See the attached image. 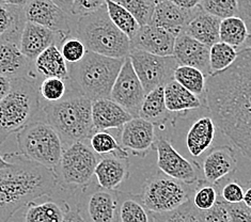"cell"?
Segmentation results:
<instances>
[{
	"label": "cell",
	"instance_id": "cell-1",
	"mask_svg": "<svg viewBox=\"0 0 251 222\" xmlns=\"http://www.w3.org/2000/svg\"><path fill=\"white\" fill-rule=\"evenodd\" d=\"M205 103L221 133L251 159V49H238L228 69L206 77Z\"/></svg>",
	"mask_w": 251,
	"mask_h": 222
},
{
	"label": "cell",
	"instance_id": "cell-2",
	"mask_svg": "<svg viewBox=\"0 0 251 222\" xmlns=\"http://www.w3.org/2000/svg\"><path fill=\"white\" fill-rule=\"evenodd\" d=\"M11 161L0 170V222H9L14 214L43 196H53L58 189L57 174L22 154H7Z\"/></svg>",
	"mask_w": 251,
	"mask_h": 222
},
{
	"label": "cell",
	"instance_id": "cell-3",
	"mask_svg": "<svg viewBox=\"0 0 251 222\" xmlns=\"http://www.w3.org/2000/svg\"><path fill=\"white\" fill-rule=\"evenodd\" d=\"M43 116L67 146L90 139L97 131L92 120V100L71 85L62 99L44 106Z\"/></svg>",
	"mask_w": 251,
	"mask_h": 222
},
{
	"label": "cell",
	"instance_id": "cell-4",
	"mask_svg": "<svg viewBox=\"0 0 251 222\" xmlns=\"http://www.w3.org/2000/svg\"><path fill=\"white\" fill-rule=\"evenodd\" d=\"M124 60L88 50L79 62L68 63L70 85L92 101L110 99L111 89Z\"/></svg>",
	"mask_w": 251,
	"mask_h": 222
},
{
	"label": "cell",
	"instance_id": "cell-5",
	"mask_svg": "<svg viewBox=\"0 0 251 222\" xmlns=\"http://www.w3.org/2000/svg\"><path fill=\"white\" fill-rule=\"evenodd\" d=\"M74 35L87 50L111 58H126L131 50L130 40L112 23L106 4L100 10L77 16Z\"/></svg>",
	"mask_w": 251,
	"mask_h": 222
},
{
	"label": "cell",
	"instance_id": "cell-6",
	"mask_svg": "<svg viewBox=\"0 0 251 222\" xmlns=\"http://www.w3.org/2000/svg\"><path fill=\"white\" fill-rule=\"evenodd\" d=\"M39 86L30 78L12 79L11 91L0 101V146L11 135L37 121L41 111Z\"/></svg>",
	"mask_w": 251,
	"mask_h": 222
},
{
	"label": "cell",
	"instance_id": "cell-7",
	"mask_svg": "<svg viewBox=\"0 0 251 222\" xmlns=\"http://www.w3.org/2000/svg\"><path fill=\"white\" fill-rule=\"evenodd\" d=\"M16 140L22 155L56 173L64 151V143L50 123L45 120H37L20 130Z\"/></svg>",
	"mask_w": 251,
	"mask_h": 222
},
{
	"label": "cell",
	"instance_id": "cell-8",
	"mask_svg": "<svg viewBox=\"0 0 251 222\" xmlns=\"http://www.w3.org/2000/svg\"><path fill=\"white\" fill-rule=\"evenodd\" d=\"M195 184L178 181L159 170L147 178L140 196L152 213H166L189 201L194 195Z\"/></svg>",
	"mask_w": 251,
	"mask_h": 222
},
{
	"label": "cell",
	"instance_id": "cell-9",
	"mask_svg": "<svg viewBox=\"0 0 251 222\" xmlns=\"http://www.w3.org/2000/svg\"><path fill=\"white\" fill-rule=\"evenodd\" d=\"M100 156L83 141L70 143L64 148L56 174L59 184L65 188L81 189L93 182Z\"/></svg>",
	"mask_w": 251,
	"mask_h": 222
},
{
	"label": "cell",
	"instance_id": "cell-10",
	"mask_svg": "<svg viewBox=\"0 0 251 222\" xmlns=\"http://www.w3.org/2000/svg\"><path fill=\"white\" fill-rule=\"evenodd\" d=\"M118 193L117 189L103 188L92 182L80 189L75 207L85 222H116Z\"/></svg>",
	"mask_w": 251,
	"mask_h": 222
},
{
	"label": "cell",
	"instance_id": "cell-11",
	"mask_svg": "<svg viewBox=\"0 0 251 222\" xmlns=\"http://www.w3.org/2000/svg\"><path fill=\"white\" fill-rule=\"evenodd\" d=\"M128 57L146 93L158 87H165L175 79V72L178 67L175 56H157L131 49Z\"/></svg>",
	"mask_w": 251,
	"mask_h": 222
},
{
	"label": "cell",
	"instance_id": "cell-12",
	"mask_svg": "<svg viewBox=\"0 0 251 222\" xmlns=\"http://www.w3.org/2000/svg\"><path fill=\"white\" fill-rule=\"evenodd\" d=\"M146 94L129 57H126L113 83L110 99L136 118L139 117V111Z\"/></svg>",
	"mask_w": 251,
	"mask_h": 222
},
{
	"label": "cell",
	"instance_id": "cell-13",
	"mask_svg": "<svg viewBox=\"0 0 251 222\" xmlns=\"http://www.w3.org/2000/svg\"><path fill=\"white\" fill-rule=\"evenodd\" d=\"M28 22L64 35H74L77 16L68 13L51 0H29L25 5Z\"/></svg>",
	"mask_w": 251,
	"mask_h": 222
},
{
	"label": "cell",
	"instance_id": "cell-14",
	"mask_svg": "<svg viewBox=\"0 0 251 222\" xmlns=\"http://www.w3.org/2000/svg\"><path fill=\"white\" fill-rule=\"evenodd\" d=\"M157 152V167L167 175L187 184H195L199 179L200 165L197 161H190L173 148L171 141L166 138H158L155 141Z\"/></svg>",
	"mask_w": 251,
	"mask_h": 222
},
{
	"label": "cell",
	"instance_id": "cell-15",
	"mask_svg": "<svg viewBox=\"0 0 251 222\" xmlns=\"http://www.w3.org/2000/svg\"><path fill=\"white\" fill-rule=\"evenodd\" d=\"M155 141V125L140 117L129 120L121 128V146L135 156L146 157L147 154L154 148Z\"/></svg>",
	"mask_w": 251,
	"mask_h": 222
},
{
	"label": "cell",
	"instance_id": "cell-16",
	"mask_svg": "<svg viewBox=\"0 0 251 222\" xmlns=\"http://www.w3.org/2000/svg\"><path fill=\"white\" fill-rule=\"evenodd\" d=\"M210 46L182 32L176 38L173 56L178 65H186L200 70L206 77L212 75L210 65Z\"/></svg>",
	"mask_w": 251,
	"mask_h": 222
},
{
	"label": "cell",
	"instance_id": "cell-17",
	"mask_svg": "<svg viewBox=\"0 0 251 222\" xmlns=\"http://www.w3.org/2000/svg\"><path fill=\"white\" fill-rule=\"evenodd\" d=\"M176 35L161 27L148 24L140 26L130 39L131 49H138L157 56H173Z\"/></svg>",
	"mask_w": 251,
	"mask_h": 222
},
{
	"label": "cell",
	"instance_id": "cell-18",
	"mask_svg": "<svg viewBox=\"0 0 251 222\" xmlns=\"http://www.w3.org/2000/svg\"><path fill=\"white\" fill-rule=\"evenodd\" d=\"M65 37L67 35L27 21L21 38L20 49L24 55L34 61L50 46L60 44Z\"/></svg>",
	"mask_w": 251,
	"mask_h": 222
},
{
	"label": "cell",
	"instance_id": "cell-19",
	"mask_svg": "<svg viewBox=\"0 0 251 222\" xmlns=\"http://www.w3.org/2000/svg\"><path fill=\"white\" fill-rule=\"evenodd\" d=\"M200 10V7L194 10H185L170 2L169 0H163L155 4L150 24L168 30L177 37Z\"/></svg>",
	"mask_w": 251,
	"mask_h": 222
},
{
	"label": "cell",
	"instance_id": "cell-20",
	"mask_svg": "<svg viewBox=\"0 0 251 222\" xmlns=\"http://www.w3.org/2000/svg\"><path fill=\"white\" fill-rule=\"evenodd\" d=\"M237 169V159L231 146L213 148L203 160L202 171L206 181L219 184L223 178Z\"/></svg>",
	"mask_w": 251,
	"mask_h": 222
},
{
	"label": "cell",
	"instance_id": "cell-21",
	"mask_svg": "<svg viewBox=\"0 0 251 222\" xmlns=\"http://www.w3.org/2000/svg\"><path fill=\"white\" fill-rule=\"evenodd\" d=\"M134 117L111 99L92 101V120L97 130L122 128Z\"/></svg>",
	"mask_w": 251,
	"mask_h": 222
},
{
	"label": "cell",
	"instance_id": "cell-22",
	"mask_svg": "<svg viewBox=\"0 0 251 222\" xmlns=\"http://www.w3.org/2000/svg\"><path fill=\"white\" fill-rule=\"evenodd\" d=\"M94 175L103 188L117 189L129 176L128 157L108 155L100 157Z\"/></svg>",
	"mask_w": 251,
	"mask_h": 222
},
{
	"label": "cell",
	"instance_id": "cell-23",
	"mask_svg": "<svg viewBox=\"0 0 251 222\" xmlns=\"http://www.w3.org/2000/svg\"><path fill=\"white\" fill-rule=\"evenodd\" d=\"M32 65V60L24 55L19 45L0 41V74L11 79L28 78Z\"/></svg>",
	"mask_w": 251,
	"mask_h": 222
},
{
	"label": "cell",
	"instance_id": "cell-24",
	"mask_svg": "<svg viewBox=\"0 0 251 222\" xmlns=\"http://www.w3.org/2000/svg\"><path fill=\"white\" fill-rule=\"evenodd\" d=\"M26 23L25 8L0 2V41L20 46Z\"/></svg>",
	"mask_w": 251,
	"mask_h": 222
},
{
	"label": "cell",
	"instance_id": "cell-25",
	"mask_svg": "<svg viewBox=\"0 0 251 222\" xmlns=\"http://www.w3.org/2000/svg\"><path fill=\"white\" fill-rule=\"evenodd\" d=\"M116 222H155V220L153 213L146 206L140 195L119 191Z\"/></svg>",
	"mask_w": 251,
	"mask_h": 222
},
{
	"label": "cell",
	"instance_id": "cell-26",
	"mask_svg": "<svg viewBox=\"0 0 251 222\" xmlns=\"http://www.w3.org/2000/svg\"><path fill=\"white\" fill-rule=\"evenodd\" d=\"M164 93L166 107L171 113H176L178 117L202 106V100L199 97L191 93L175 79L164 87Z\"/></svg>",
	"mask_w": 251,
	"mask_h": 222
},
{
	"label": "cell",
	"instance_id": "cell-27",
	"mask_svg": "<svg viewBox=\"0 0 251 222\" xmlns=\"http://www.w3.org/2000/svg\"><path fill=\"white\" fill-rule=\"evenodd\" d=\"M139 117L157 126H164L167 122L176 125V119L165 103L164 87H158L146 94L139 111Z\"/></svg>",
	"mask_w": 251,
	"mask_h": 222
},
{
	"label": "cell",
	"instance_id": "cell-28",
	"mask_svg": "<svg viewBox=\"0 0 251 222\" xmlns=\"http://www.w3.org/2000/svg\"><path fill=\"white\" fill-rule=\"evenodd\" d=\"M216 133V124L212 117H202L197 120L186 136V147L194 157H199L212 146Z\"/></svg>",
	"mask_w": 251,
	"mask_h": 222
},
{
	"label": "cell",
	"instance_id": "cell-29",
	"mask_svg": "<svg viewBox=\"0 0 251 222\" xmlns=\"http://www.w3.org/2000/svg\"><path fill=\"white\" fill-rule=\"evenodd\" d=\"M220 23L219 17L206 13L201 9L185 27L183 32L211 47L219 42Z\"/></svg>",
	"mask_w": 251,
	"mask_h": 222
},
{
	"label": "cell",
	"instance_id": "cell-30",
	"mask_svg": "<svg viewBox=\"0 0 251 222\" xmlns=\"http://www.w3.org/2000/svg\"><path fill=\"white\" fill-rule=\"evenodd\" d=\"M34 70L37 73L45 78L57 77L69 81V64L65 61L60 49L57 44H53L46 49L34 60Z\"/></svg>",
	"mask_w": 251,
	"mask_h": 222
},
{
	"label": "cell",
	"instance_id": "cell-31",
	"mask_svg": "<svg viewBox=\"0 0 251 222\" xmlns=\"http://www.w3.org/2000/svg\"><path fill=\"white\" fill-rule=\"evenodd\" d=\"M69 206L67 200H50L43 203L30 202L25 214L26 222H63Z\"/></svg>",
	"mask_w": 251,
	"mask_h": 222
},
{
	"label": "cell",
	"instance_id": "cell-32",
	"mask_svg": "<svg viewBox=\"0 0 251 222\" xmlns=\"http://www.w3.org/2000/svg\"><path fill=\"white\" fill-rule=\"evenodd\" d=\"M249 34L246 23L238 15L221 20L219 29V41L229 44L237 49L244 46Z\"/></svg>",
	"mask_w": 251,
	"mask_h": 222
},
{
	"label": "cell",
	"instance_id": "cell-33",
	"mask_svg": "<svg viewBox=\"0 0 251 222\" xmlns=\"http://www.w3.org/2000/svg\"><path fill=\"white\" fill-rule=\"evenodd\" d=\"M106 9L112 23L130 39L138 31L140 25L133 14L113 0H106Z\"/></svg>",
	"mask_w": 251,
	"mask_h": 222
},
{
	"label": "cell",
	"instance_id": "cell-34",
	"mask_svg": "<svg viewBox=\"0 0 251 222\" xmlns=\"http://www.w3.org/2000/svg\"><path fill=\"white\" fill-rule=\"evenodd\" d=\"M175 80L181 83L191 93L201 98L205 95L206 76L198 69L186 65H178L175 72Z\"/></svg>",
	"mask_w": 251,
	"mask_h": 222
},
{
	"label": "cell",
	"instance_id": "cell-35",
	"mask_svg": "<svg viewBox=\"0 0 251 222\" xmlns=\"http://www.w3.org/2000/svg\"><path fill=\"white\" fill-rule=\"evenodd\" d=\"M219 185L199 178L195 184L193 203L197 209L208 211L219 200Z\"/></svg>",
	"mask_w": 251,
	"mask_h": 222
},
{
	"label": "cell",
	"instance_id": "cell-36",
	"mask_svg": "<svg viewBox=\"0 0 251 222\" xmlns=\"http://www.w3.org/2000/svg\"><path fill=\"white\" fill-rule=\"evenodd\" d=\"M90 147L93 151L100 155V157L108 155L128 157V152L116 140L111 134L106 133L105 130H97L90 138Z\"/></svg>",
	"mask_w": 251,
	"mask_h": 222
},
{
	"label": "cell",
	"instance_id": "cell-37",
	"mask_svg": "<svg viewBox=\"0 0 251 222\" xmlns=\"http://www.w3.org/2000/svg\"><path fill=\"white\" fill-rule=\"evenodd\" d=\"M238 49L224 42H217L210 49V65L213 73H217L226 69L235 61Z\"/></svg>",
	"mask_w": 251,
	"mask_h": 222
},
{
	"label": "cell",
	"instance_id": "cell-38",
	"mask_svg": "<svg viewBox=\"0 0 251 222\" xmlns=\"http://www.w3.org/2000/svg\"><path fill=\"white\" fill-rule=\"evenodd\" d=\"M198 212L191 197L176 209L166 213H153V215L155 222H200Z\"/></svg>",
	"mask_w": 251,
	"mask_h": 222
},
{
	"label": "cell",
	"instance_id": "cell-39",
	"mask_svg": "<svg viewBox=\"0 0 251 222\" xmlns=\"http://www.w3.org/2000/svg\"><path fill=\"white\" fill-rule=\"evenodd\" d=\"M113 1L122 5L139 23L140 26L150 24L155 4L150 0H113Z\"/></svg>",
	"mask_w": 251,
	"mask_h": 222
},
{
	"label": "cell",
	"instance_id": "cell-40",
	"mask_svg": "<svg viewBox=\"0 0 251 222\" xmlns=\"http://www.w3.org/2000/svg\"><path fill=\"white\" fill-rule=\"evenodd\" d=\"M67 82L61 78L57 77H47L40 82L39 92L41 99L49 101V103H55L62 99L68 93L69 87Z\"/></svg>",
	"mask_w": 251,
	"mask_h": 222
},
{
	"label": "cell",
	"instance_id": "cell-41",
	"mask_svg": "<svg viewBox=\"0 0 251 222\" xmlns=\"http://www.w3.org/2000/svg\"><path fill=\"white\" fill-rule=\"evenodd\" d=\"M200 8L220 20L238 15V0H201Z\"/></svg>",
	"mask_w": 251,
	"mask_h": 222
},
{
	"label": "cell",
	"instance_id": "cell-42",
	"mask_svg": "<svg viewBox=\"0 0 251 222\" xmlns=\"http://www.w3.org/2000/svg\"><path fill=\"white\" fill-rule=\"evenodd\" d=\"M59 49H60L62 56L68 63L79 62L88 51L82 41L75 35L65 37L59 44Z\"/></svg>",
	"mask_w": 251,
	"mask_h": 222
},
{
	"label": "cell",
	"instance_id": "cell-43",
	"mask_svg": "<svg viewBox=\"0 0 251 222\" xmlns=\"http://www.w3.org/2000/svg\"><path fill=\"white\" fill-rule=\"evenodd\" d=\"M219 199L230 204L243 202L244 186L235 179H228L219 191Z\"/></svg>",
	"mask_w": 251,
	"mask_h": 222
},
{
	"label": "cell",
	"instance_id": "cell-44",
	"mask_svg": "<svg viewBox=\"0 0 251 222\" xmlns=\"http://www.w3.org/2000/svg\"><path fill=\"white\" fill-rule=\"evenodd\" d=\"M198 216L200 222H231L225 203L220 199L208 211H199Z\"/></svg>",
	"mask_w": 251,
	"mask_h": 222
},
{
	"label": "cell",
	"instance_id": "cell-45",
	"mask_svg": "<svg viewBox=\"0 0 251 222\" xmlns=\"http://www.w3.org/2000/svg\"><path fill=\"white\" fill-rule=\"evenodd\" d=\"M225 203L231 222H251V208L241 203Z\"/></svg>",
	"mask_w": 251,
	"mask_h": 222
},
{
	"label": "cell",
	"instance_id": "cell-46",
	"mask_svg": "<svg viewBox=\"0 0 251 222\" xmlns=\"http://www.w3.org/2000/svg\"><path fill=\"white\" fill-rule=\"evenodd\" d=\"M105 4L106 0H74L72 14L74 16L86 15L100 10Z\"/></svg>",
	"mask_w": 251,
	"mask_h": 222
},
{
	"label": "cell",
	"instance_id": "cell-47",
	"mask_svg": "<svg viewBox=\"0 0 251 222\" xmlns=\"http://www.w3.org/2000/svg\"><path fill=\"white\" fill-rule=\"evenodd\" d=\"M238 16L246 23L249 32H251V0H238Z\"/></svg>",
	"mask_w": 251,
	"mask_h": 222
},
{
	"label": "cell",
	"instance_id": "cell-48",
	"mask_svg": "<svg viewBox=\"0 0 251 222\" xmlns=\"http://www.w3.org/2000/svg\"><path fill=\"white\" fill-rule=\"evenodd\" d=\"M12 88V79L9 77H5L0 74V101H1L9 92L11 91Z\"/></svg>",
	"mask_w": 251,
	"mask_h": 222
},
{
	"label": "cell",
	"instance_id": "cell-49",
	"mask_svg": "<svg viewBox=\"0 0 251 222\" xmlns=\"http://www.w3.org/2000/svg\"><path fill=\"white\" fill-rule=\"evenodd\" d=\"M169 1L185 10H194L196 8H199L201 3V0H169Z\"/></svg>",
	"mask_w": 251,
	"mask_h": 222
},
{
	"label": "cell",
	"instance_id": "cell-50",
	"mask_svg": "<svg viewBox=\"0 0 251 222\" xmlns=\"http://www.w3.org/2000/svg\"><path fill=\"white\" fill-rule=\"evenodd\" d=\"M63 222H85V221L81 219L78 212H77L75 205L72 206L69 203V206H68L67 212H65Z\"/></svg>",
	"mask_w": 251,
	"mask_h": 222
},
{
	"label": "cell",
	"instance_id": "cell-51",
	"mask_svg": "<svg viewBox=\"0 0 251 222\" xmlns=\"http://www.w3.org/2000/svg\"><path fill=\"white\" fill-rule=\"evenodd\" d=\"M244 199L243 203L245 205H247L248 207L251 208V181L247 182L246 184H244Z\"/></svg>",
	"mask_w": 251,
	"mask_h": 222
},
{
	"label": "cell",
	"instance_id": "cell-52",
	"mask_svg": "<svg viewBox=\"0 0 251 222\" xmlns=\"http://www.w3.org/2000/svg\"><path fill=\"white\" fill-rule=\"evenodd\" d=\"M51 1L55 2L64 11H67L68 13L72 14V8H73L74 0H51Z\"/></svg>",
	"mask_w": 251,
	"mask_h": 222
},
{
	"label": "cell",
	"instance_id": "cell-53",
	"mask_svg": "<svg viewBox=\"0 0 251 222\" xmlns=\"http://www.w3.org/2000/svg\"><path fill=\"white\" fill-rule=\"evenodd\" d=\"M0 2L7 3V4H13V5H20V7H25L29 2V0H0Z\"/></svg>",
	"mask_w": 251,
	"mask_h": 222
},
{
	"label": "cell",
	"instance_id": "cell-54",
	"mask_svg": "<svg viewBox=\"0 0 251 222\" xmlns=\"http://www.w3.org/2000/svg\"><path fill=\"white\" fill-rule=\"evenodd\" d=\"M11 165V161L7 158V156H2L0 154V170L4 169V168H8Z\"/></svg>",
	"mask_w": 251,
	"mask_h": 222
},
{
	"label": "cell",
	"instance_id": "cell-55",
	"mask_svg": "<svg viewBox=\"0 0 251 222\" xmlns=\"http://www.w3.org/2000/svg\"><path fill=\"white\" fill-rule=\"evenodd\" d=\"M243 47H248V49H251V32H249L248 37H247L246 41H245ZM243 47H242V49H243Z\"/></svg>",
	"mask_w": 251,
	"mask_h": 222
},
{
	"label": "cell",
	"instance_id": "cell-56",
	"mask_svg": "<svg viewBox=\"0 0 251 222\" xmlns=\"http://www.w3.org/2000/svg\"><path fill=\"white\" fill-rule=\"evenodd\" d=\"M150 1H152V2H154V3H157V2L163 1V0H150Z\"/></svg>",
	"mask_w": 251,
	"mask_h": 222
}]
</instances>
